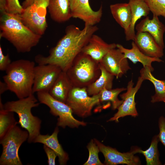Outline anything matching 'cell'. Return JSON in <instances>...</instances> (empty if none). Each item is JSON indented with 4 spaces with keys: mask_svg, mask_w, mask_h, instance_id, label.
<instances>
[{
    "mask_svg": "<svg viewBox=\"0 0 165 165\" xmlns=\"http://www.w3.org/2000/svg\"><path fill=\"white\" fill-rule=\"evenodd\" d=\"M98 29L96 25H85L80 29L73 25L67 26L65 34L55 46L51 48L47 56L41 54L35 59L38 64H52L66 72L77 55L81 52L92 36Z\"/></svg>",
    "mask_w": 165,
    "mask_h": 165,
    "instance_id": "cell-1",
    "label": "cell"
},
{
    "mask_svg": "<svg viewBox=\"0 0 165 165\" xmlns=\"http://www.w3.org/2000/svg\"><path fill=\"white\" fill-rule=\"evenodd\" d=\"M0 38L7 40L19 53L30 52L41 38L24 24L19 14L0 13Z\"/></svg>",
    "mask_w": 165,
    "mask_h": 165,
    "instance_id": "cell-2",
    "label": "cell"
},
{
    "mask_svg": "<svg viewBox=\"0 0 165 165\" xmlns=\"http://www.w3.org/2000/svg\"><path fill=\"white\" fill-rule=\"evenodd\" d=\"M35 63L28 60L19 59L12 62L3 77L8 90L14 93L19 99L33 94Z\"/></svg>",
    "mask_w": 165,
    "mask_h": 165,
    "instance_id": "cell-3",
    "label": "cell"
},
{
    "mask_svg": "<svg viewBox=\"0 0 165 165\" xmlns=\"http://www.w3.org/2000/svg\"><path fill=\"white\" fill-rule=\"evenodd\" d=\"M32 94L24 98L16 101H8L3 105V108L7 111L16 113L19 118L18 123L27 130L29 134L28 142H34L35 139L40 134L41 120L34 116L31 109L37 107L39 103Z\"/></svg>",
    "mask_w": 165,
    "mask_h": 165,
    "instance_id": "cell-4",
    "label": "cell"
},
{
    "mask_svg": "<svg viewBox=\"0 0 165 165\" xmlns=\"http://www.w3.org/2000/svg\"><path fill=\"white\" fill-rule=\"evenodd\" d=\"M66 72L73 87L81 88L87 87L101 74L99 63L82 52L75 57Z\"/></svg>",
    "mask_w": 165,
    "mask_h": 165,
    "instance_id": "cell-5",
    "label": "cell"
},
{
    "mask_svg": "<svg viewBox=\"0 0 165 165\" xmlns=\"http://www.w3.org/2000/svg\"><path fill=\"white\" fill-rule=\"evenodd\" d=\"M28 137L27 130H22L16 125L0 139V143L3 149L0 158V165H23L19 156V150Z\"/></svg>",
    "mask_w": 165,
    "mask_h": 165,
    "instance_id": "cell-6",
    "label": "cell"
},
{
    "mask_svg": "<svg viewBox=\"0 0 165 165\" xmlns=\"http://www.w3.org/2000/svg\"><path fill=\"white\" fill-rule=\"evenodd\" d=\"M37 94L40 103L48 106L52 115L58 116L57 126L65 128L67 126L74 128L86 125V123L78 120L74 117L72 111L68 105L55 99L48 92H38Z\"/></svg>",
    "mask_w": 165,
    "mask_h": 165,
    "instance_id": "cell-7",
    "label": "cell"
},
{
    "mask_svg": "<svg viewBox=\"0 0 165 165\" xmlns=\"http://www.w3.org/2000/svg\"><path fill=\"white\" fill-rule=\"evenodd\" d=\"M50 0H35L20 14L24 24L35 33L42 36L47 28L46 16Z\"/></svg>",
    "mask_w": 165,
    "mask_h": 165,
    "instance_id": "cell-8",
    "label": "cell"
},
{
    "mask_svg": "<svg viewBox=\"0 0 165 165\" xmlns=\"http://www.w3.org/2000/svg\"><path fill=\"white\" fill-rule=\"evenodd\" d=\"M65 103L70 107L73 114L86 117L91 115L93 108L100 103L99 95L90 96L86 87H73L69 92Z\"/></svg>",
    "mask_w": 165,
    "mask_h": 165,
    "instance_id": "cell-9",
    "label": "cell"
},
{
    "mask_svg": "<svg viewBox=\"0 0 165 165\" xmlns=\"http://www.w3.org/2000/svg\"><path fill=\"white\" fill-rule=\"evenodd\" d=\"M62 71L59 67L54 64H38L35 66L33 93L49 92Z\"/></svg>",
    "mask_w": 165,
    "mask_h": 165,
    "instance_id": "cell-10",
    "label": "cell"
},
{
    "mask_svg": "<svg viewBox=\"0 0 165 165\" xmlns=\"http://www.w3.org/2000/svg\"><path fill=\"white\" fill-rule=\"evenodd\" d=\"M144 81L143 79L139 76L134 87L132 79L128 82L126 88V92L120 96L123 100V103L118 108L117 112L107 122L115 121L118 122L119 119L121 117L128 116L135 117L138 115L136 107L135 97Z\"/></svg>",
    "mask_w": 165,
    "mask_h": 165,
    "instance_id": "cell-11",
    "label": "cell"
},
{
    "mask_svg": "<svg viewBox=\"0 0 165 165\" xmlns=\"http://www.w3.org/2000/svg\"><path fill=\"white\" fill-rule=\"evenodd\" d=\"M94 140L98 146L100 152H101L104 156L105 165H138L141 164L139 158L135 155V154L138 153L139 148H134L130 152L122 153L115 148L105 145L96 139Z\"/></svg>",
    "mask_w": 165,
    "mask_h": 165,
    "instance_id": "cell-12",
    "label": "cell"
},
{
    "mask_svg": "<svg viewBox=\"0 0 165 165\" xmlns=\"http://www.w3.org/2000/svg\"><path fill=\"white\" fill-rule=\"evenodd\" d=\"M72 17L82 20L85 25H95L101 20L103 14L101 5L97 11L91 7L89 0H69Z\"/></svg>",
    "mask_w": 165,
    "mask_h": 165,
    "instance_id": "cell-13",
    "label": "cell"
},
{
    "mask_svg": "<svg viewBox=\"0 0 165 165\" xmlns=\"http://www.w3.org/2000/svg\"><path fill=\"white\" fill-rule=\"evenodd\" d=\"M99 63L117 79L121 77L131 69L127 59L117 48L110 50Z\"/></svg>",
    "mask_w": 165,
    "mask_h": 165,
    "instance_id": "cell-14",
    "label": "cell"
},
{
    "mask_svg": "<svg viewBox=\"0 0 165 165\" xmlns=\"http://www.w3.org/2000/svg\"><path fill=\"white\" fill-rule=\"evenodd\" d=\"M135 29L137 32L149 33L159 46L164 48L163 35L165 32V25L160 21L158 16L153 15L152 19L148 16H146L137 24Z\"/></svg>",
    "mask_w": 165,
    "mask_h": 165,
    "instance_id": "cell-15",
    "label": "cell"
},
{
    "mask_svg": "<svg viewBox=\"0 0 165 165\" xmlns=\"http://www.w3.org/2000/svg\"><path fill=\"white\" fill-rule=\"evenodd\" d=\"M116 48V44L108 43L100 37L94 34L83 48L81 52L90 56L100 63L110 50Z\"/></svg>",
    "mask_w": 165,
    "mask_h": 165,
    "instance_id": "cell-16",
    "label": "cell"
},
{
    "mask_svg": "<svg viewBox=\"0 0 165 165\" xmlns=\"http://www.w3.org/2000/svg\"><path fill=\"white\" fill-rule=\"evenodd\" d=\"M133 41L139 50L147 56L160 58L164 55L163 49L147 32H137Z\"/></svg>",
    "mask_w": 165,
    "mask_h": 165,
    "instance_id": "cell-17",
    "label": "cell"
},
{
    "mask_svg": "<svg viewBox=\"0 0 165 165\" xmlns=\"http://www.w3.org/2000/svg\"><path fill=\"white\" fill-rule=\"evenodd\" d=\"M128 3L130 8L131 21L128 28L124 33L127 41H133L136 34V24L142 17L147 16L150 10L144 0H129Z\"/></svg>",
    "mask_w": 165,
    "mask_h": 165,
    "instance_id": "cell-18",
    "label": "cell"
},
{
    "mask_svg": "<svg viewBox=\"0 0 165 165\" xmlns=\"http://www.w3.org/2000/svg\"><path fill=\"white\" fill-rule=\"evenodd\" d=\"M59 132V128L56 127L51 135L40 134L35 139L34 142L43 144L51 148L58 157L59 164L64 165L66 164L69 160V157L59 142L57 137Z\"/></svg>",
    "mask_w": 165,
    "mask_h": 165,
    "instance_id": "cell-19",
    "label": "cell"
},
{
    "mask_svg": "<svg viewBox=\"0 0 165 165\" xmlns=\"http://www.w3.org/2000/svg\"><path fill=\"white\" fill-rule=\"evenodd\" d=\"M131 45V49H128L120 44H116V48L124 54L125 57L130 60L133 64L139 62L142 64L143 67H147L152 72L154 69L152 66V63L163 61L160 58L151 57L145 54L139 50L134 41L132 42Z\"/></svg>",
    "mask_w": 165,
    "mask_h": 165,
    "instance_id": "cell-20",
    "label": "cell"
},
{
    "mask_svg": "<svg viewBox=\"0 0 165 165\" xmlns=\"http://www.w3.org/2000/svg\"><path fill=\"white\" fill-rule=\"evenodd\" d=\"M73 87L66 72L62 71L49 93L55 99L65 103L69 92Z\"/></svg>",
    "mask_w": 165,
    "mask_h": 165,
    "instance_id": "cell-21",
    "label": "cell"
},
{
    "mask_svg": "<svg viewBox=\"0 0 165 165\" xmlns=\"http://www.w3.org/2000/svg\"><path fill=\"white\" fill-rule=\"evenodd\" d=\"M48 9L50 17L56 22H64L72 17L69 0H50Z\"/></svg>",
    "mask_w": 165,
    "mask_h": 165,
    "instance_id": "cell-22",
    "label": "cell"
},
{
    "mask_svg": "<svg viewBox=\"0 0 165 165\" xmlns=\"http://www.w3.org/2000/svg\"><path fill=\"white\" fill-rule=\"evenodd\" d=\"M101 74L99 77L94 82L86 87L89 95L92 96L99 94L103 89L112 88L114 76L108 72L99 63Z\"/></svg>",
    "mask_w": 165,
    "mask_h": 165,
    "instance_id": "cell-23",
    "label": "cell"
},
{
    "mask_svg": "<svg viewBox=\"0 0 165 165\" xmlns=\"http://www.w3.org/2000/svg\"><path fill=\"white\" fill-rule=\"evenodd\" d=\"M111 14L117 23L126 31L131 21V12L128 3H117L110 6Z\"/></svg>",
    "mask_w": 165,
    "mask_h": 165,
    "instance_id": "cell-24",
    "label": "cell"
},
{
    "mask_svg": "<svg viewBox=\"0 0 165 165\" xmlns=\"http://www.w3.org/2000/svg\"><path fill=\"white\" fill-rule=\"evenodd\" d=\"M152 72L148 67H143L140 71V76L144 81H150L154 86L155 93L151 97V102L154 103L163 101L165 98V80L156 79L152 74Z\"/></svg>",
    "mask_w": 165,
    "mask_h": 165,
    "instance_id": "cell-25",
    "label": "cell"
},
{
    "mask_svg": "<svg viewBox=\"0 0 165 165\" xmlns=\"http://www.w3.org/2000/svg\"><path fill=\"white\" fill-rule=\"evenodd\" d=\"M126 90L127 89L124 87L109 90L106 89H103L98 94L100 103L106 102H111L112 109L114 110L117 109L123 102L122 99L119 100L118 99V96L121 92Z\"/></svg>",
    "mask_w": 165,
    "mask_h": 165,
    "instance_id": "cell-26",
    "label": "cell"
},
{
    "mask_svg": "<svg viewBox=\"0 0 165 165\" xmlns=\"http://www.w3.org/2000/svg\"><path fill=\"white\" fill-rule=\"evenodd\" d=\"M160 141L158 134L152 138L149 147L143 151L139 149L138 153H141L145 158L147 165H161L162 163L159 159V153L158 144Z\"/></svg>",
    "mask_w": 165,
    "mask_h": 165,
    "instance_id": "cell-27",
    "label": "cell"
},
{
    "mask_svg": "<svg viewBox=\"0 0 165 165\" xmlns=\"http://www.w3.org/2000/svg\"><path fill=\"white\" fill-rule=\"evenodd\" d=\"M18 123L15 119L14 112L0 108V139Z\"/></svg>",
    "mask_w": 165,
    "mask_h": 165,
    "instance_id": "cell-28",
    "label": "cell"
},
{
    "mask_svg": "<svg viewBox=\"0 0 165 165\" xmlns=\"http://www.w3.org/2000/svg\"><path fill=\"white\" fill-rule=\"evenodd\" d=\"M87 148L89 152L88 160L83 164L84 165H103L100 160L98 154L100 152L98 146L94 142V140L91 139L88 143Z\"/></svg>",
    "mask_w": 165,
    "mask_h": 165,
    "instance_id": "cell-29",
    "label": "cell"
},
{
    "mask_svg": "<svg viewBox=\"0 0 165 165\" xmlns=\"http://www.w3.org/2000/svg\"><path fill=\"white\" fill-rule=\"evenodd\" d=\"M153 15L165 18V0H144Z\"/></svg>",
    "mask_w": 165,
    "mask_h": 165,
    "instance_id": "cell-30",
    "label": "cell"
},
{
    "mask_svg": "<svg viewBox=\"0 0 165 165\" xmlns=\"http://www.w3.org/2000/svg\"><path fill=\"white\" fill-rule=\"evenodd\" d=\"M6 12L15 14H20L24 9L19 0H6Z\"/></svg>",
    "mask_w": 165,
    "mask_h": 165,
    "instance_id": "cell-31",
    "label": "cell"
},
{
    "mask_svg": "<svg viewBox=\"0 0 165 165\" xmlns=\"http://www.w3.org/2000/svg\"><path fill=\"white\" fill-rule=\"evenodd\" d=\"M9 55L7 54L5 55L3 53L2 47L0 46V70L6 71L11 63Z\"/></svg>",
    "mask_w": 165,
    "mask_h": 165,
    "instance_id": "cell-32",
    "label": "cell"
},
{
    "mask_svg": "<svg viewBox=\"0 0 165 165\" xmlns=\"http://www.w3.org/2000/svg\"><path fill=\"white\" fill-rule=\"evenodd\" d=\"M159 133L158 134L159 139L165 147V118L163 116L160 117L158 121ZM165 165V163L164 164Z\"/></svg>",
    "mask_w": 165,
    "mask_h": 165,
    "instance_id": "cell-33",
    "label": "cell"
},
{
    "mask_svg": "<svg viewBox=\"0 0 165 165\" xmlns=\"http://www.w3.org/2000/svg\"><path fill=\"white\" fill-rule=\"evenodd\" d=\"M43 148L47 157L48 164L55 165V159L57 156L56 153L52 149L45 145H44Z\"/></svg>",
    "mask_w": 165,
    "mask_h": 165,
    "instance_id": "cell-34",
    "label": "cell"
},
{
    "mask_svg": "<svg viewBox=\"0 0 165 165\" xmlns=\"http://www.w3.org/2000/svg\"><path fill=\"white\" fill-rule=\"evenodd\" d=\"M0 13L6 12V0H0Z\"/></svg>",
    "mask_w": 165,
    "mask_h": 165,
    "instance_id": "cell-35",
    "label": "cell"
},
{
    "mask_svg": "<svg viewBox=\"0 0 165 165\" xmlns=\"http://www.w3.org/2000/svg\"><path fill=\"white\" fill-rule=\"evenodd\" d=\"M8 90V86L5 82H0V95L5 91Z\"/></svg>",
    "mask_w": 165,
    "mask_h": 165,
    "instance_id": "cell-36",
    "label": "cell"
},
{
    "mask_svg": "<svg viewBox=\"0 0 165 165\" xmlns=\"http://www.w3.org/2000/svg\"><path fill=\"white\" fill-rule=\"evenodd\" d=\"M35 0H25L22 3V6L24 9L30 5Z\"/></svg>",
    "mask_w": 165,
    "mask_h": 165,
    "instance_id": "cell-37",
    "label": "cell"
},
{
    "mask_svg": "<svg viewBox=\"0 0 165 165\" xmlns=\"http://www.w3.org/2000/svg\"><path fill=\"white\" fill-rule=\"evenodd\" d=\"M163 102H164V103H165V98L164 99V100H163Z\"/></svg>",
    "mask_w": 165,
    "mask_h": 165,
    "instance_id": "cell-38",
    "label": "cell"
}]
</instances>
